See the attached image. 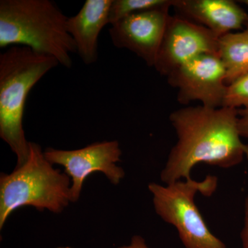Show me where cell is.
<instances>
[{"instance_id": "cell-1", "label": "cell", "mask_w": 248, "mask_h": 248, "mask_svg": "<svg viewBox=\"0 0 248 248\" xmlns=\"http://www.w3.org/2000/svg\"><path fill=\"white\" fill-rule=\"evenodd\" d=\"M177 141L170 153L161 179L166 185L189 180L196 165L230 169L248 158V146L237 128L238 109L203 106L183 108L170 115Z\"/></svg>"}, {"instance_id": "cell-2", "label": "cell", "mask_w": 248, "mask_h": 248, "mask_svg": "<svg viewBox=\"0 0 248 248\" xmlns=\"http://www.w3.org/2000/svg\"><path fill=\"white\" fill-rule=\"evenodd\" d=\"M68 18L50 0H1L0 48L24 46L71 68L77 48Z\"/></svg>"}, {"instance_id": "cell-3", "label": "cell", "mask_w": 248, "mask_h": 248, "mask_svg": "<svg viewBox=\"0 0 248 248\" xmlns=\"http://www.w3.org/2000/svg\"><path fill=\"white\" fill-rule=\"evenodd\" d=\"M58 65L56 59L24 46L9 47L0 55V138L17 156L16 167L29 155L30 141L23 128L28 94Z\"/></svg>"}, {"instance_id": "cell-4", "label": "cell", "mask_w": 248, "mask_h": 248, "mask_svg": "<svg viewBox=\"0 0 248 248\" xmlns=\"http://www.w3.org/2000/svg\"><path fill=\"white\" fill-rule=\"evenodd\" d=\"M71 179L54 169L40 145L29 142V157L10 174L0 175V229L23 206L61 213L71 203Z\"/></svg>"}, {"instance_id": "cell-5", "label": "cell", "mask_w": 248, "mask_h": 248, "mask_svg": "<svg viewBox=\"0 0 248 248\" xmlns=\"http://www.w3.org/2000/svg\"><path fill=\"white\" fill-rule=\"evenodd\" d=\"M217 185L218 179L213 175L206 176L202 182L190 179L166 186L148 185L155 212L174 226L186 248H227L209 230L195 202L197 192L210 197Z\"/></svg>"}, {"instance_id": "cell-6", "label": "cell", "mask_w": 248, "mask_h": 248, "mask_svg": "<svg viewBox=\"0 0 248 248\" xmlns=\"http://www.w3.org/2000/svg\"><path fill=\"white\" fill-rule=\"evenodd\" d=\"M44 152L49 162L63 166L71 177V203L79 200L84 181L93 172H102L115 186L125 177L124 169L117 165L122 155L117 141L95 142L73 151L48 148Z\"/></svg>"}, {"instance_id": "cell-7", "label": "cell", "mask_w": 248, "mask_h": 248, "mask_svg": "<svg viewBox=\"0 0 248 248\" xmlns=\"http://www.w3.org/2000/svg\"><path fill=\"white\" fill-rule=\"evenodd\" d=\"M226 68L218 55L204 54L186 62L167 76L177 90V101L187 105L198 101L210 108L223 107L228 86Z\"/></svg>"}, {"instance_id": "cell-8", "label": "cell", "mask_w": 248, "mask_h": 248, "mask_svg": "<svg viewBox=\"0 0 248 248\" xmlns=\"http://www.w3.org/2000/svg\"><path fill=\"white\" fill-rule=\"evenodd\" d=\"M218 37L183 16H170L154 68L167 77L186 62L204 54L218 55Z\"/></svg>"}, {"instance_id": "cell-9", "label": "cell", "mask_w": 248, "mask_h": 248, "mask_svg": "<svg viewBox=\"0 0 248 248\" xmlns=\"http://www.w3.org/2000/svg\"><path fill=\"white\" fill-rule=\"evenodd\" d=\"M170 7L172 6L138 13L112 24L109 29L112 45L130 50L148 66H154L170 16Z\"/></svg>"}, {"instance_id": "cell-10", "label": "cell", "mask_w": 248, "mask_h": 248, "mask_svg": "<svg viewBox=\"0 0 248 248\" xmlns=\"http://www.w3.org/2000/svg\"><path fill=\"white\" fill-rule=\"evenodd\" d=\"M172 7L183 17L211 31L218 38L243 30L248 23L247 13L232 0H174Z\"/></svg>"}, {"instance_id": "cell-11", "label": "cell", "mask_w": 248, "mask_h": 248, "mask_svg": "<svg viewBox=\"0 0 248 248\" xmlns=\"http://www.w3.org/2000/svg\"><path fill=\"white\" fill-rule=\"evenodd\" d=\"M112 0H86L79 12L68 17L67 29L74 40L77 53L86 65L98 60V41L101 31L109 24Z\"/></svg>"}, {"instance_id": "cell-12", "label": "cell", "mask_w": 248, "mask_h": 248, "mask_svg": "<svg viewBox=\"0 0 248 248\" xmlns=\"http://www.w3.org/2000/svg\"><path fill=\"white\" fill-rule=\"evenodd\" d=\"M218 53L226 68L227 86L248 74V23L243 30L218 39Z\"/></svg>"}, {"instance_id": "cell-13", "label": "cell", "mask_w": 248, "mask_h": 248, "mask_svg": "<svg viewBox=\"0 0 248 248\" xmlns=\"http://www.w3.org/2000/svg\"><path fill=\"white\" fill-rule=\"evenodd\" d=\"M174 0H112L109 11V24H115L132 15L172 6Z\"/></svg>"}, {"instance_id": "cell-14", "label": "cell", "mask_w": 248, "mask_h": 248, "mask_svg": "<svg viewBox=\"0 0 248 248\" xmlns=\"http://www.w3.org/2000/svg\"><path fill=\"white\" fill-rule=\"evenodd\" d=\"M223 107L236 109L248 107V73L228 86Z\"/></svg>"}, {"instance_id": "cell-15", "label": "cell", "mask_w": 248, "mask_h": 248, "mask_svg": "<svg viewBox=\"0 0 248 248\" xmlns=\"http://www.w3.org/2000/svg\"><path fill=\"white\" fill-rule=\"evenodd\" d=\"M237 128L241 138L248 139V107L238 109Z\"/></svg>"}, {"instance_id": "cell-16", "label": "cell", "mask_w": 248, "mask_h": 248, "mask_svg": "<svg viewBox=\"0 0 248 248\" xmlns=\"http://www.w3.org/2000/svg\"><path fill=\"white\" fill-rule=\"evenodd\" d=\"M243 247L248 248V196L245 202L244 226L241 233Z\"/></svg>"}, {"instance_id": "cell-17", "label": "cell", "mask_w": 248, "mask_h": 248, "mask_svg": "<svg viewBox=\"0 0 248 248\" xmlns=\"http://www.w3.org/2000/svg\"><path fill=\"white\" fill-rule=\"evenodd\" d=\"M117 248H150L147 246L146 241L141 236L135 235L133 236L130 241V244L128 246H124Z\"/></svg>"}, {"instance_id": "cell-18", "label": "cell", "mask_w": 248, "mask_h": 248, "mask_svg": "<svg viewBox=\"0 0 248 248\" xmlns=\"http://www.w3.org/2000/svg\"><path fill=\"white\" fill-rule=\"evenodd\" d=\"M240 2L244 3V4L248 6V0H243V1H240Z\"/></svg>"}]
</instances>
